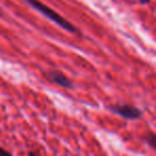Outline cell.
I'll use <instances>...</instances> for the list:
<instances>
[{
	"mask_svg": "<svg viewBox=\"0 0 156 156\" xmlns=\"http://www.w3.org/2000/svg\"><path fill=\"white\" fill-rule=\"evenodd\" d=\"M28 156H40L39 153H37V152H30V153L28 154Z\"/></svg>",
	"mask_w": 156,
	"mask_h": 156,
	"instance_id": "obj_6",
	"label": "cell"
},
{
	"mask_svg": "<svg viewBox=\"0 0 156 156\" xmlns=\"http://www.w3.org/2000/svg\"><path fill=\"white\" fill-rule=\"evenodd\" d=\"M26 2H28L32 8H34L37 11H39L40 13H42L44 16L50 20L51 22L56 23L58 26H60L62 29L69 31L71 33H78V29L76 28L74 25H72L69 20H66L65 18H63L60 14H58L57 12H55L54 10H51L50 8H48L47 5H43L42 2H40L39 0H25Z\"/></svg>",
	"mask_w": 156,
	"mask_h": 156,
	"instance_id": "obj_1",
	"label": "cell"
},
{
	"mask_svg": "<svg viewBox=\"0 0 156 156\" xmlns=\"http://www.w3.org/2000/svg\"><path fill=\"white\" fill-rule=\"evenodd\" d=\"M110 110L127 120L139 119L141 117V113H142L140 109L136 108L132 105H115V106L111 107Z\"/></svg>",
	"mask_w": 156,
	"mask_h": 156,
	"instance_id": "obj_2",
	"label": "cell"
},
{
	"mask_svg": "<svg viewBox=\"0 0 156 156\" xmlns=\"http://www.w3.org/2000/svg\"><path fill=\"white\" fill-rule=\"evenodd\" d=\"M140 1H141V3H147L150 0H140Z\"/></svg>",
	"mask_w": 156,
	"mask_h": 156,
	"instance_id": "obj_7",
	"label": "cell"
},
{
	"mask_svg": "<svg viewBox=\"0 0 156 156\" xmlns=\"http://www.w3.org/2000/svg\"><path fill=\"white\" fill-rule=\"evenodd\" d=\"M46 76H47V78L49 80L57 83V85L60 86V87L65 88V89H72V88H73L72 81L69 80L66 76L63 75V74L58 73V72H55V71H50L46 74Z\"/></svg>",
	"mask_w": 156,
	"mask_h": 156,
	"instance_id": "obj_3",
	"label": "cell"
},
{
	"mask_svg": "<svg viewBox=\"0 0 156 156\" xmlns=\"http://www.w3.org/2000/svg\"><path fill=\"white\" fill-rule=\"evenodd\" d=\"M2 15V11H1V9H0V16Z\"/></svg>",
	"mask_w": 156,
	"mask_h": 156,
	"instance_id": "obj_8",
	"label": "cell"
},
{
	"mask_svg": "<svg viewBox=\"0 0 156 156\" xmlns=\"http://www.w3.org/2000/svg\"><path fill=\"white\" fill-rule=\"evenodd\" d=\"M145 140H147V142L150 144V147H152V149H154L155 147V140H156V137H155V134L154 133H150L149 135H147V137L145 138Z\"/></svg>",
	"mask_w": 156,
	"mask_h": 156,
	"instance_id": "obj_4",
	"label": "cell"
},
{
	"mask_svg": "<svg viewBox=\"0 0 156 156\" xmlns=\"http://www.w3.org/2000/svg\"><path fill=\"white\" fill-rule=\"evenodd\" d=\"M0 156H13V155H12V153L8 152L7 150L0 149Z\"/></svg>",
	"mask_w": 156,
	"mask_h": 156,
	"instance_id": "obj_5",
	"label": "cell"
}]
</instances>
